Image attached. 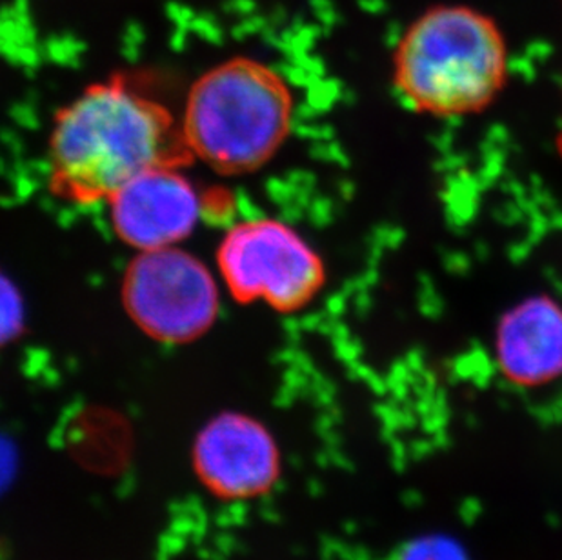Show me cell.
<instances>
[{
	"label": "cell",
	"mask_w": 562,
	"mask_h": 560,
	"mask_svg": "<svg viewBox=\"0 0 562 560\" xmlns=\"http://www.w3.org/2000/svg\"><path fill=\"white\" fill-rule=\"evenodd\" d=\"M190 159L181 124L124 79L86 88L55 116L49 184L75 204L108 201L133 177Z\"/></svg>",
	"instance_id": "obj_1"
},
{
	"label": "cell",
	"mask_w": 562,
	"mask_h": 560,
	"mask_svg": "<svg viewBox=\"0 0 562 560\" xmlns=\"http://www.w3.org/2000/svg\"><path fill=\"white\" fill-rule=\"evenodd\" d=\"M508 79L503 30L472 5H431L409 22L393 48V91L417 115H481L499 101Z\"/></svg>",
	"instance_id": "obj_2"
},
{
	"label": "cell",
	"mask_w": 562,
	"mask_h": 560,
	"mask_svg": "<svg viewBox=\"0 0 562 560\" xmlns=\"http://www.w3.org/2000/svg\"><path fill=\"white\" fill-rule=\"evenodd\" d=\"M295 99L277 69L235 57L207 69L191 86L181 124L190 159L224 175L251 173L286 144Z\"/></svg>",
	"instance_id": "obj_3"
},
{
	"label": "cell",
	"mask_w": 562,
	"mask_h": 560,
	"mask_svg": "<svg viewBox=\"0 0 562 560\" xmlns=\"http://www.w3.org/2000/svg\"><path fill=\"white\" fill-rule=\"evenodd\" d=\"M217 271L237 301L262 302L281 313L308 307L328 280L317 249L279 219H248L229 227L218 244Z\"/></svg>",
	"instance_id": "obj_4"
},
{
	"label": "cell",
	"mask_w": 562,
	"mask_h": 560,
	"mask_svg": "<svg viewBox=\"0 0 562 560\" xmlns=\"http://www.w3.org/2000/svg\"><path fill=\"white\" fill-rule=\"evenodd\" d=\"M127 315L148 337L187 344L217 321L221 284L213 271L181 246L138 251L123 279Z\"/></svg>",
	"instance_id": "obj_5"
},
{
	"label": "cell",
	"mask_w": 562,
	"mask_h": 560,
	"mask_svg": "<svg viewBox=\"0 0 562 560\" xmlns=\"http://www.w3.org/2000/svg\"><path fill=\"white\" fill-rule=\"evenodd\" d=\"M181 166L148 169L108 199L113 232L130 248L151 251L181 246L195 232L206 202Z\"/></svg>",
	"instance_id": "obj_6"
},
{
	"label": "cell",
	"mask_w": 562,
	"mask_h": 560,
	"mask_svg": "<svg viewBox=\"0 0 562 560\" xmlns=\"http://www.w3.org/2000/svg\"><path fill=\"white\" fill-rule=\"evenodd\" d=\"M193 470L215 497L246 501L276 486L281 455L265 424L237 412L221 413L193 445Z\"/></svg>",
	"instance_id": "obj_7"
},
{
	"label": "cell",
	"mask_w": 562,
	"mask_h": 560,
	"mask_svg": "<svg viewBox=\"0 0 562 560\" xmlns=\"http://www.w3.org/2000/svg\"><path fill=\"white\" fill-rule=\"evenodd\" d=\"M494 360L504 381L525 390L562 379V304L548 293L515 302L494 329Z\"/></svg>",
	"instance_id": "obj_8"
},
{
	"label": "cell",
	"mask_w": 562,
	"mask_h": 560,
	"mask_svg": "<svg viewBox=\"0 0 562 560\" xmlns=\"http://www.w3.org/2000/svg\"><path fill=\"white\" fill-rule=\"evenodd\" d=\"M393 560H472L467 548L450 535L428 534L412 539Z\"/></svg>",
	"instance_id": "obj_9"
},
{
	"label": "cell",
	"mask_w": 562,
	"mask_h": 560,
	"mask_svg": "<svg viewBox=\"0 0 562 560\" xmlns=\"http://www.w3.org/2000/svg\"><path fill=\"white\" fill-rule=\"evenodd\" d=\"M26 326V304L10 277L0 271V349L21 337Z\"/></svg>",
	"instance_id": "obj_10"
},
{
	"label": "cell",
	"mask_w": 562,
	"mask_h": 560,
	"mask_svg": "<svg viewBox=\"0 0 562 560\" xmlns=\"http://www.w3.org/2000/svg\"><path fill=\"white\" fill-rule=\"evenodd\" d=\"M555 152H558L559 159L562 160V115L559 122L558 135H555Z\"/></svg>",
	"instance_id": "obj_11"
}]
</instances>
